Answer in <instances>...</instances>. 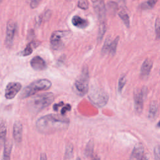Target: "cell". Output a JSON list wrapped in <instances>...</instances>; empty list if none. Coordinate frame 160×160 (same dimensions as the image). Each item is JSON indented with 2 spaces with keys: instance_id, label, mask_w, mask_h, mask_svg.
Here are the masks:
<instances>
[{
  "instance_id": "6da1fadb",
  "label": "cell",
  "mask_w": 160,
  "mask_h": 160,
  "mask_svg": "<svg viewBox=\"0 0 160 160\" xmlns=\"http://www.w3.org/2000/svg\"><path fill=\"white\" fill-rule=\"evenodd\" d=\"M69 123L68 118L55 114H49L39 118L36 122V129L41 133L49 134L65 129Z\"/></svg>"
},
{
  "instance_id": "7a4b0ae2",
  "label": "cell",
  "mask_w": 160,
  "mask_h": 160,
  "mask_svg": "<svg viewBox=\"0 0 160 160\" xmlns=\"http://www.w3.org/2000/svg\"><path fill=\"white\" fill-rule=\"evenodd\" d=\"M54 96L52 92H48L32 96L28 102L29 111L36 114L49 106L54 101Z\"/></svg>"
},
{
  "instance_id": "3957f363",
  "label": "cell",
  "mask_w": 160,
  "mask_h": 160,
  "mask_svg": "<svg viewBox=\"0 0 160 160\" xmlns=\"http://www.w3.org/2000/svg\"><path fill=\"white\" fill-rule=\"evenodd\" d=\"M52 86V82L48 79H40L36 80L25 87L20 94L21 99L28 98L33 96L39 91L48 90Z\"/></svg>"
},
{
  "instance_id": "277c9868",
  "label": "cell",
  "mask_w": 160,
  "mask_h": 160,
  "mask_svg": "<svg viewBox=\"0 0 160 160\" xmlns=\"http://www.w3.org/2000/svg\"><path fill=\"white\" fill-rule=\"evenodd\" d=\"M89 89V71L86 66H84L80 76L74 83V89L79 96L85 95Z\"/></svg>"
},
{
  "instance_id": "5b68a950",
  "label": "cell",
  "mask_w": 160,
  "mask_h": 160,
  "mask_svg": "<svg viewBox=\"0 0 160 160\" xmlns=\"http://www.w3.org/2000/svg\"><path fill=\"white\" fill-rule=\"evenodd\" d=\"M90 101L96 106L101 108L104 106L108 102L109 96L102 89L99 87H91L88 94Z\"/></svg>"
},
{
  "instance_id": "8992f818",
  "label": "cell",
  "mask_w": 160,
  "mask_h": 160,
  "mask_svg": "<svg viewBox=\"0 0 160 160\" xmlns=\"http://www.w3.org/2000/svg\"><path fill=\"white\" fill-rule=\"evenodd\" d=\"M147 88L142 87L141 89H136L134 91V102L135 111L138 114H141L143 109L144 99L146 97Z\"/></svg>"
},
{
  "instance_id": "52a82bcc",
  "label": "cell",
  "mask_w": 160,
  "mask_h": 160,
  "mask_svg": "<svg viewBox=\"0 0 160 160\" xmlns=\"http://www.w3.org/2000/svg\"><path fill=\"white\" fill-rule=\"evenodd\" d=\"M67 32L64 31H54L50 38V44L52 49L59 50L62 48L64 43L62 38L66 35Z\"/></svg>"
},
{
  "instance_id": "ba28073f",
  "label": "cell",
  "mask_w": 160,
  "mask_h": 160,
  "mask_svg": "<svg viewBox=\"0 0 160 160\" xmlns=\"http://www.w3.org/2000/svg\"><path fill=\"white\" fill-rule=\"evenodd\" d=\"M94 11L98 16L99 24L106 23V8L103 0H92Z\"/></svg>"
},
{
  "instance_id": "9c48e42d",
  "label": "cell",
  "mask_w": 160,
  "mask_h": 160,
  "mask_svg": "<svg viewBox=\"0 0 160 160\" xmlns=\"http://www.w3.org/2000/svg\"><path fill=\"white\" fill-rule=\"evenodd\" d=\"M22 85L18 82H9L4 91V96L7 99H13L20 91Z\"/></svg>"
},
{
  "instance_id": "30bf717a",
  "label": "cell",
  "mask_w": 160,
  "mask_h": 160,
  "mask_svg": "<svg viewBox=\"0 0 160 160\" xmlns=\"http://www.w3.org/2000/svg\"><path fill=\"white\" fill-rule=\"evenodd\" d=\"M16 23L12 21L9 20L6 26V38L5 43L8 47H11L16 32Z\"/></svg>"
},
{
  "instance_id": "8fae6325",
  "label": "cell",
  "mask_w": 160,
  "mask_h": 160,
  "mask_svg": "<svg viewBox=\"0 0 160 160\" xmlns=\"http://www.w3.org/2000/svg\"><path fill=\"white\" fill-rule=\"evenodd\" d=\"M31 68L36 71H42L46 68L47 64L46 61L39 56H36L32 58L30 61Z\"/></svg>"
},
{
  "instance_id": "7c38bea8",
  "label": "cell",
  "mask_w": 160,
  "mask_h": 160,
  "mask_svg": "<svg viewBox=\"0 0 160 160\" xmlns=\"http://www.w3.org/2000/svg\"><path fill=\"white\" fill-rule=\"evenodd\" d=\"M130 159H147L144 155V148L141 143H138L134 147L131 154Z\"/></svg>"
},
{
  "instance_id": "4fadbf2b",
  "label": "cell",
  "mask_w": 160,
  "mask_h": 160,
  "mask_svg": "<svg viewBox=\"0 0 160 160\" xmlns=\"http://www.w3.org/2000/svg\"><path fill=\"white\" fill-rule=\"evenodd\" d=\"M12 135L14 141L17 143L21 142L22 138V124L19 121H16L14 123Z\"/></svg>"
},
{
  "instance_id": "5bb4252c",
  "label": "cell",
  "mask_w": 160,
  "mask_h": 160,
  "mask_svg": "<svg viewBox=\"0 0 160 160\" xmlns=\"http://www.w3.org/2000/svg\"><path fill=\"white\" fill-rule=\"evenodd\" d=\"M152 61L149 58L144 61L140 70V75L142 78H146L149 74L152 68Z\"/></svg>"
},
{
  "instance_id": "9a60e30c",
  "label": "cell",
  "mask_w": 160,
  "mask_h": 160,
  "mask_svg": "<svg viewBox=\"0 0 160 160\" xmlns=\"http://www.w3.org/2000/svg\"><path fill=\"white\" fill-rule=\"evenodd\" d=\"M71 22L74 26L80 29H84L89 25V21L87 19H84L78 15L72 17Z\"/></svg>"
},
{
  "instance_id": "2e32d148",
  "label": "cell",
  "mask_w": 160,
  "mask_h": 160,
  "mask_svg": "<svg viewBox=\"0 0 160 160\" xmlns=\"http://www.w3.org/2000/svg\"><path fill=\"white\" fill-rule=\"evenodd\" d=\"M4 151L2 159H10L11 153L12 148V143L10 140H6L4 143Z\"/></svg>"
},
{
  "instance_id": "e0dca14e",
  "label": "cell",
  "mask_w": 160,
  "mask_h": 160,
  "mask_svg": "<svg viewBox=\"0 0 160 160\" xmlns=\"http://www.w3.org/2000/svg\"><path fill=\"white\" fill-rule=\"evenodd\" d=\"M39 45V42L38 41H31L28 45L26 47L22 50V51L21 52V54L23 56H27L30 55L33 49L36 48H37Z\"/></svg>"
},
{
  "instance_id": "ac0fdd59",
  "label": "cell",
  "mask_w": 160,
  "mask_h": 160,
  "mask_svg": "<svg viewBox=\"0 0 160 160\" xmlns=\"http://www.w3.org/2000/svg\"><path fill=\"white\" fill-rule=\"evenodd\" d=\"M158 112V104L156 101H153L151 102L148 112V118L151 120H153L157 114Z\"/></svg>"
},
{
  "instance_id": "d6986e66",
  "label": "cell",
  "mask_w": 160,
  "mask_h": 160,
  "mask_svg": "<svg viewBox=\"0 0 160 160\" xmlns=\"http://www.w3.org/2000/svg\"><path fill=\"white\" fill-rule=\"evenodd\" d=\"M7 134V127L4 122H0V146H2L6 141V136Z\"/></svg>"
},
{
  "instance_id": "ffe728a7",
  "label": "cell",
  "mask_w": 160,
  "mask_h": 160,
  "mask_svg": "<svg viewBox=\"0 0 160 160\" xmlns=\"http://www.w3.org/2000/svg\"><path fill=\"white\" fill-rule=\"evenodd\" d=\"M118 15L119 18L121 19V20L123 21L124 24L126 26V27L129 28L130 25V21L128 12L124 9H122L118 12Z\"/></svg>"
},
{
  "instance_id": "44dd1931",
  "label": "cell",
  "mask_w": 160,
  "mask_h": 160,
  "mask_svg": "<svg viewBox=\"0 0 160 160\" xmlns=\"http://www.w3.org/2000/svg\"><path fill=\"white\" fill-rule=\"evenodd\" d=\"M93 150H94V142L93 141L91 140L88 142L86 145L84 154L87 158H92L93 156Z\"/></svg>"
},
{
  "instance_id": "7402d4cb",
  "label": "cell",
  "mask_w": 160,
  "mask_h": 160,
  "mask_svg": "<svg viewBox=\"0 0 160 160\" xmlns=\"http://www.w3.org/2000/svg\"><path fill=\"white\" fill-rule=\"evenodd\" d=\"M119 40V37L117 36L116 37L113 41H112L111 45H110V48H109V52L110 54V55L111 56H114L116 52V49H117V46H118V44Z\"/></svg>"
},
{
  "instance_id": "603a6c76",
  "label": "cell",
  "mask_w": 160,
  "mask_h": 160,
  "mask_svg": "<svg viewBox=\"0 0 160 160\" xmlns=\"http://www.w3.org/2000/svg\"><path fill=\"white\" fill-rule=\"evenodd\" d=\"M106 23L103 24H99V31H98V42H100L102 38L106 32Z\"/></svg>"
},
{
  "instance_id": "cb8c5ba5",
  "label": "cell",
  "mask_w": 160,
  "mask_h": 160,
  "mask_svg": "<svg viewBox=\"0 0 160 160\" xmlns=\"http://www.w3.org/2000/svg\"><path fill=\"white\" fill-rule=\"evenodd\" d=\"M111 36H108L106 38L104 44H103V46H102V48L101 49V53L102 54H106L108 52H109V48H110V45H111V43L112 42L111 41Z\"/></svg>"
},
{
  "instance_id": "d4e9b609",
  "label": "cell",
  "mask_w": 160,
  "mask_h": 160,
  "mask_svg": "<svg viewBox=\"0 0 160 160\" xmlns=\"http://www.w3.org/2000/svg\"><path fill=\"white\" fill-rule=\"evenodd\" d=\"M73 156V146L71 144H69L66 146L65 154H64V159H71Z\"/></svg>"
},
{
  "instance_id": "484cf974",
  "label": "cell",
  "mask_w": 160,
  "mask_h": 160,
  "mask_svg": "<svg viewBox=\"0 0 160 160\" xmlns=\"http://www.w3.org/2000/svg\"><path fill=\"white\" fill-rule=\"evenodd\" d=\"M127 79L125 75H122L120 77V78L118 80V90L119 93H121L122 91V89L126 85Z\"/></svg>"
},
{
  "instance_id": "4316f807",
  "label": "cell",
  "mask_w": 160,
  "mask_h": 160,
  "mask_svg": "<svg viewBox=\"0 0 160 160\" xmlns=\"http://www.w3.org/2000/svg\"><path fill=\"white\" fill-rule=\"evenodd\" d=\"M118 4L114 1H109L107 3L108 9L111 13H115L118 9Z\"/></svg>"
},
{
  "instance_id": "83f0119b",
  "label": "cell",
  "mask_w": 160,
  "mask_h": 160,
  "mask_svg": "<svg viewBox=\"0 0 160 160\" xmlns=\"http://www.w3.org/2000/svg\"><path fill=\"white\" fill-rule=\"evenodd\" d=\"M155 32L157 39H160V18H158L155 21Z\"/></svg>"
},
{
  "instance_id": "f1b7e54d",
  "label": "cell",
  "mask_w": 160,
  "mask_h": 160,
  "mask_svg": "<svg viewBox=\"0 0 160 160\" xmlns=\"http://www.w3.org/2000/svg\"><path fill=\"white\" fill-rule=\"evenodd\" d=\"M78 6L80 9L86 10L89 8V2L88 0H79L78 2Z\"/></svg>"
},
{
  "instance_id": "f546056e",
  "label": "cell",
  "mask_w": 160,
  "mask_h": 160,
  "mask_svg": "<svg viewBox=\"0 0 160 160\" xmlns=\"http://www.w3.org/2000/svg\"><path fill=\"white\" fill-rule=\"evenodd\" d=\"M51 11L50 10H47L44 12V13L43 14H42L41 16V17H39V19H40V22H41L43 20H48L49 19V18L51 17Z\"/></svg>"
},
{
  "instance_id": "4dcf8cb0",
  "label": "cell",
  "mask_w": 160,
  "mask_h": 160,
  "mask_svg": "<svg viewBox=\"0 0 160 160\" xmlns=\"http://www.w3.org/2000/svg\"><path fill=\"white\" fill-rule=\"evenodd\" d=\"M154 158L156 159L160 160V145L156 146L154 149Z\"/></svg>"
},
{
  "instance_id": "1f68e13d",
  "label": "cell",
  "mask_w": 160,
  "mask_h": 160,
  "mask_svg": "<svg viewBox=\"0 0 160 160\" xmlns=\"http://www.w3.org/2000/svg\"><path fill=\"white\" fill-rule=\"evenodd\" d=\"M42 0H30L29 6L32 9L36 8Z\"/></svg>"
},
{
  "instance_id": "d6a6232c",
  "label": "cell",
  "mask_w": 160,
  "mask_h": 160,
  "mask_svg": "<svg viewBox=\"0 0 160 160\" xmlns=\"http://www.w3.org/2000/svg\"><path fill=\"white\" fill-rule=\"evenodd\" d=\"M71 109V106L69 104H66L61 110V114L62 115H64L68 111H69Z\"/></svg>"
},
{
  "instance_id": "836d02e7",
  "label": "cell",
  "mask_w": 160,
  "mask_h": 160,
  "mask_svg": "<svg viewBox=\"0 0 160 160\" xmlns=\"http://www.w3.org/2000/svg\"><path fill=\"white\" fill-rule=\"evenodd\" d=\"M157 1L158 0H148V1L146 2L147 7H148L149 8H153L156 5Z\"/></svg>"
},
{
  "instance_id": "e575fe53",
  "label": "cell",
  "mask_w": 160,
  "mask_h": 160,
  "mask_svg": "<svg viewBox=\"0 0 160 160\" xmlns=\"http://www.w3.org/2000/svg\"><path fill=\"white\" fill-rule=\"evenodd\" d=\"M62 105H64V102H59V103H58V104H54V106H53V109L54 110V111H57L58 110V108L60 107V106H62Z\"/></svg>"
},
{
  "instance_id": "d590c367",
  "label": "cell",
  "mask_w": 160,
  "mask_h": 160,
  "mask_svg": "<svg viewBox=\"0 0 160 160\" xmlns=\"http://www.w3.org/2000/svg\"><path fill=\"white\" fill-rule=\"evenodd\" d=\"M40 159H47V157L46 155L45 154H41L40 155Z\"/></svg>"
},
{
  "instance_id": "8d00e7d4",
  "label": "cell",
  "mask_w": 160,
  "mask_h": 160,
  "mask_svg": "<svg viewBox=\"0 0 160 160\" xmlns=\"http://www.w3.org/2000/svg\"><path fill=\"white\" fill-rule=\"evenodd\" d=\"M157 127H158V128H160V120H159V121L158 122V123L157 124Z\"/></svg>"
},
{
  "instance_id": "74e56055",
  "label": "cell",
  "mask_w": 160,
  "mask_h": 160,
  "mask_svg": "<svg viewBox=\"0 0 160 160\" xmlns=\"http://www.w3.org/2000/svg\"><path fill=\"white\" fill-rule=\"evenodd\" d=\"M1 1H2V0H0V3L1 2Z\"/></svg>"
},
{
  "instance_id": "f35d334b",
  "label": "cell",
  "mask_w": 160,
  "mask_h": 160,
  "mask_svg": "<svg viewBox=\"0 0 160 160\" xmlns=\"http://www.w3.org/2000/svg\"><path fill=\"white\" fill-rule=\"evenodd\" d=\"M159 73H160V70H159Z\"/></svg>"
}]
</instances>
